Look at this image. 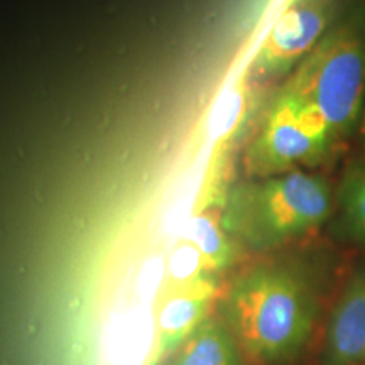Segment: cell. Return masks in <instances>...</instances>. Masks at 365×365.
Returning <instances> with one entry per match:
<instances>
[{
	"label": "cell",
	"instance_id": "5b68a950",
	"mask_svg": "<svg viewBox=\"0 0 365 365\" xmlns=\"http://www.w3.org/2000/svg\"><path fill=\"white\" fill-rule=\"evenodd\" d=\"M330 17V0L287 4L255 54L252 71L262 78L286 73L294 63L312 53L325 33Z\"/></svg>",
	"mask_w": 365,
	"mask_h": 365
},
{
	"label": "cell",
	"instance_id": "277c9868",
	"mask_svg": "<svg viewBox=\"0 0 365 365\" xmlns=\"http://www.w3.org/2000/svg\"><path fill=\"white\" fill-rule=\"evenodd\" d=\"M333 143L301 122L298 108L284 91H277L245 154L249 176L269 178L314 166L328 156Z\"/></svg>",
	"mask_w": 365,
	"mask_h": 365
},
{
	"label": "cell",
	"instance_id": "7c38bea8",
	"mask_svg": "<svg viewBox=\"0 0 365 365\" xmlns=\"http://www.w3.org/2000/svg\"><path fill=\"white\" fill-rule=\"evenodd\" d=\"M293 2H299V0H289V4H293Z\"/></svg>",
	"mask_w": 365,
	"mask_h": 365
},
{
	"label": "cell",
	"instance_id": "8992f818",
	"mask_svg": "<svg viewBox=\"0 0 365 365\" xmlns=\"http://www.w3.org/2000/svg\"><path fill=\"white\" fill-rule=\"evenodd\" d=\"M217 284L210 274L195 272L171 289L158 313L156 345L148 365H159L175 354L188 336L208 318L217 298Z\"/></svg>",
	"mask_w": 365,
	"mask_h": 365
},
{
	"label": "cell",
	"instance_id": "52a82bcc",
	"mask_svg": "<svg viewBox=\"0 0 365 365\" xmlns=\"http://www.w3.org/2000/svg\"><path fill=\"white\" fill-rule=\"evenodd\" d=\"M328 365L365 364V267L346 282L333 309L327 333Z\"/></svg>",
	"mask_w": 365,
	"mask_h": 365
},
{
	"label": "cell",
	"instance_id": "3957f363",
	"mask_svg": "<svg viewBox=\"0 0 365 365\" xmlns=\"http://www.w3.org/2000/svg\"><path fill=\"white\" fill-rule=\"evenodd\" d=\"M330 210L327 181L294 170L235 186L222 212V223L228 235L264 250L317 228Z\"/></svg>",
	"mask_w": 365,
	"mask_h": 365
},
{
	"label": "cell",
	"instance_id": "6da1fadb",
	"mask_svg": "<svg viewBox=\"0 0 365 365\" xmlns=\"http://www.w3.org/2000/svg\"><path fill=\"white\" fill-rule=\"evenodd\" d=\"M318 296L301 269L264 264L232 282L223 318L239 349L255 364L293 359L312 336Z\"/></svg>",
	"mask_w": 365,
	"mask_h": 365
},
{
	"label": "cell",
	"instance_id": "7a4b0ae2",
	"mask_svg": "<svg viewBox=\"0 0 365 365\" xmlns=\"http://www.w3.org/2000/svg\"><path fill=\"white\" fill-rule=\"evenodd\" d=\"M364 86L365 49L360 36L344 26L319 39L281 90L303 124L335 144L357 124Z\"/></svg>",
	"mask_w": 365,
	"mask_h": 365
},
{
	"label": "cell",
	"instance_id": "8fae6325",
	"mask_svg": "<svg viewBox=\"0 0 365 365\" xmlns=\"http://www.w3.org/2000/svg\"><path fill=\"white\" fill-rule=\"evenodd\" d=\"M362 132H364V135H365V115H364V124H362Z\"/></svg>",
	"mask_w": 365,
	"mask_h": 365
},
{
	"label": "cell",
	"instance_id": "ba28073f",
	"mask_svg": "<svg viewBox=\"0 0 365 365\" xmlns=\"http://www.w3.org/2000/svg\"><path fill=\"white\" fill-rule=\"evenodd\" d=\"M239 350L225 323L208 317L182 341L171 365H244Z\"/></svg>",
	"mask_w": 365,
	"mask_h": 365
},
{
	"label": "cell",
	"instance_id": "30bf717a",
	"mask_svg": "<svg viewBox=\"0 0 365 365\" xmlns=\"http://www.w3.org/2000/svg\"><path fill=\"white\" fill-rule=\"evenodd\" d=\"M344 205L350 232L365 244V171L346 186Z\"/></svg>",
	"mask_w": 365,
	"mask_h": 365
},
{
	"label": "cell",
	"instance_id": "9c48e42d",
	"mask_svg": "<svg viewBox=\"0 0 365 365\" xmlns=\"http://www.w3.org/2000/svg\"><path fill=\"white\" fill-rule=\"evenodd\" d=\"M191 239L198 250L196 272L210 274L228 267L235 259V249L223 228L222 213L217 210L200 213L191 223Z\"/></svg>",
	"mask_w": 365,
	"mask_h": 365
}]
</instances>
